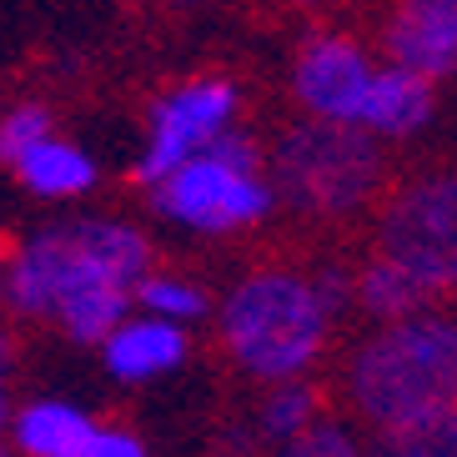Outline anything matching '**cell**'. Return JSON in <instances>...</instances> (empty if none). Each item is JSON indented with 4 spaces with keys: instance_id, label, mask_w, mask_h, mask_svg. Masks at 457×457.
Instances as JSON below:
<instances>
[{
    "instance_id": "8",
    "label": "cell",
    "mask_w": 457,
    "mask_h": 457,
    "mask_svg": "<svg viewBox=\"0 0 457 457\" xmlns=\"http://www.w3.org/2000/svg\"><path fill=\"white\" fill-rule=\"evenodd\" d=\"M11 437L30 457H141V443L121 428H101L71 403H30L11 422Z\"/></svg>"
},
{
    "instance_id": "16",
    "label": "cell",
    "mask_w": 457,
    "mask_h": 457,
    "mask_svg": "<svg viewBox=\"0 0 457 457\" xmlns=\"http://www.w3.org/2000/svg\"><path fill=\"white\" fill-rule=\"evenodd\" d=\"M136 302L146 312H156V317H171V322H196V317H206V292L202 287L181 282V277H171V271H146L141 282H136Z\"/></svg>"
},
{
    "instance_id": "7",
    "label": "cell",
    "mask_w": 457,
    "mask_h": 457,
    "mask_svg": "<svg viewBox=\"0 0 457 457\" xmlns=\"http://www.w3.org/2000/svg\"><path fill=\"white\" fill-rule=\"evenodd\" d=\"M231 111H237V91L227 81H191L181 91H171L166 101H156L146 156L136 166L141 181H162L171 166L196 156L212 136H221L231 126Z\"/></svg>"
},
{
    "instance_id": "15",
    "label": "cell",
    "mask_w": 457,
    "mask_h": 457,
    "mask_svg": "<svg viewBox=\"0 0 457 457\" xmlns=\"http://www.w3.org/2000/svg\"><path fill=\"white\" fill-rule=\"evenodd\" d=\"M387 453H407V457H457V403L432 407V412L397 422L382 437Z\"/></svg>"
},
{
    "instance_id": "21",
    "label": "cell",
    "mask_w": 457,
    "mask_h": 457,
    "mask_svg": "<svg viewBox=\"0 0 457 457\" xmlns=\"http://www.w3.org/2000/svg\"><path fill=\"white\" fill-rule=\"evenodd\" d=\"M5 372H11V342L0 337V387H5Z\"/></svg>"
},
{
    "instance_id": "14",
    "label": "cell",
    "mask_w": 457,
    "mask_h": 457,
    "mask_svg": "<svg viewBox=\"0 0 457 457\" xmlns=\"http://www.w3.org/2000/svg\"><path fill=\"white\" fill-rule=\"evenodd\" d=\"M357 302H362L372 317H382V322H397V317H412V312H422L432 302V292L422 282H417L407 267H397L392 256H377L372 267L357 277Z\"/></svg>"
},
{
    "instance_id": "9",
    "label": "cell",
    "mask_w": 457,
    "mask_h": 457,
    "mask_svg": "<svg viewBox=\"0 0 457 457\" xmlns=\"http://www.w3.org/2000/svg\"><path fill=\"white\" fill-rule=\"evenodd\" d=\"M367 81H372V61L352 41H312L296 61V96L312 116L322 121H352L357 126V111H362Z\"/></svg>"
},
{
    "instance_id": "10",
    "label": "cell",
    "mask_w": 457,
    "mask_h": 457,
    "mask_svg": "<svg viewBox=\"0 0 457 457\" xmlns=\"http://www.w3.org/2000/svg\"><path fill=\"white\" fill-rule=\"evenodd\" d=\"M392 66H407L428 81L457 71V0H397L387 21Z\"/></svg>"
},
{
    "instance_id": "3",
    "label": "cell",
    "mask_w": 457,
    "mask_h": 457,
    "mask_svg": "<svg viewBox=\"0 0 457 457\" xmlns=\"http://www.w3.org/2000/svg\"><path fill=\"white\" fill-rule=\"evenodd\" d=\"M221 337L237 367L262 382L302 377L327 342V307L307 277L296 271H256L221 307Z\"/></svg>"
},
{
    "instance_id": "19",
    "label": "cell",
    "mask_w": 457,
    "mask_h": 457,
    "mask_svg": "<svg viewBox=\"0 0 457 457\" xmlns=\"http://www.w3.org/2000/svg\"><path fill=\"white\" fill-rule=\"evenodd\" d=\"M292 453H302V457H352L357 443H352L342 428H332V422H327V428L322 422H312V428L292 443Z\"/></svg>"
},
{
    "instance_id": "4",
    "label": "cell",
    "mask_w": 457,
    "mask_h": 457,
    "mask_svg": "<svg viewBox=\"0 0 457 457\" xmlns=\"http://www.w3.org/2000/svg\"><path fill=\"white\" fill-rule=\"evenodd\" d=\"M277 191L292 206L317 216H347L367 202L382 181V151L372 131L352 121H307L282 136L271 156Z\"/></svg>"
},
{
    "instance_id": "22",
    "label": "cell",
    "mask_w": 457,
    "mask_h": 457,
    "mask_svg": "<svg viewBox=\"0 0 457 457\" xmlns=\"http://www.w3.org/2000/svg\"><path fill=\"white\" fill-rule=\"evenodd\" d=\"M5 428H11V407H5V392H0V437H5Z\"/></svg>"
},
{
    "instance_id": "1",
    "label": "cell",
    "mask_w": 457,
    "mask_h": 457,
    "mask_svg": "<svg viewBox=\"0 0 457 457\" xmlns=\"http://www.w3.org/2000/svg\"><path fill=\"white\" fill-rule=\"evenodd\" d=\"M151 271L146 237L126 221H71L41 231L5 271V302L21 317H55L71 342L101 347Z\"/></svg>"
},
{
    "instance_id": "5",
    "label": "cell",
    "mask_w": 457,
    "mask_h": 457,
    "mask_svg": "<svg viewBox=\"0 0 457 457\" xmlns=\"http://www.w3.org/2000/svg\"><path fill=\"white\" fill-rule=\"evenodd\" d=\"M151 187H156V212L191 231H206V237L242 231L271 212V187L262 181V171L246 162H231L212 146L171 166Z\"/></svg>"
},
{
    "instance_id": "20",
    "label": "cell",
    "mask_w": 457,
    "mask_h": 457,
    "mask_svg": "<svg viewBox=\"0 0 457 457\" xmlns=\"http://www.w3.org/2000/svg\"><path fill=\"white\" fill-rule=\"evenodd\" d=\"M312 292H317V302H322V307H327V317H332V312H342V307L352 302V292H357V287H352V282H347V277H342L337 267H322V277L312 282Z\"/></svg>"
},
{
    "instance_id": "18",
    "label": "cell",
    "mask_w": 457,
    "mask_h": 457,
    "mask_svg": "<svg viewBox=\"0 0 457 457\" xmlns=\"http://www.w3.org/2000/svg\"><path fill=\"white\" fill-rule=\"evenodd\" d=\"M41 136H51V116H46L41 106H15L11 116L0 121V162L15 166Z\"/></svg>"
},
{
    "instance_id": "12",
    "label": "cell",
    "mask_w": 457,
    "mask_h": 457,
    "mask_svg": "<svg viewBox=\"0 0 457 457\" xmlns=\"http://www.w3.org/2000/svg\"><path fill=\"white\" fill-rule=\"evenodd\" d=\"M428 116H432V81L428 76H417L407 66L372 71L362 111H357V126H367L372 136H412L428 126Z\"/></svg>"
},
{
    "instance_id": "17",
    "label": "cell",
    "mask_w": 457,
    "mask_h": 457,
    "mask_svg": "<svg viewBox=\"0 0 457 457\" xmlns=\"http://www.w3.org/2000/svg\"><path fill=\"white\" fill-rule=\"evenodd\" d=\"M312 422H317V397H312V387H302L296 377L277 382V392H271L267 407H262V432H267L271 443L292 447Z\"/></svg>"
},
{
    "instance_id": "13",
    "label": "cell",
    "mask_w": 457,
    "mask_h": 457,
    "mask_svg": "<svg viewBox=\"0 0 457 457\" xmlns=\"http://www.w3.org/2000/svg\"><path fill=\"white\" fill-rule=\"evenodd\" d=\"M15 176H21L36 196H81L96 181V162L86 151H76L71 141L41 136V141L15 162Z\"/></svg>"
},
{
    "instance_id": "6",
    "label": "cell",
    "mask_w": 457,
    "mask_h": 457,
    "mask_svg": "<svg viewBox=\"0 0 457 457\" xmlns=\"http://www.w3.org/2000/svg\"><path fill=\"white\" fill-rule=\"evenodd\" d=\"M382 256L407 267L432 296L457 287V176L417 181L382 216Z\"/></svg>"
},
{
    "instance_id": "2",
    "label": "cell",
    "mask_w": 457,
    "mask_h": 457,
    "mask_svg": "<svg viewBox=\"0 0 457 457\" xmlns=\"http://www.w3.org/2000/svg\"><path fill=\"white\" fill-rule=\"evenodd\" d=\"M352 403L382 432L457 403V327L428 312L387 322L352 357Z\"/></svg>"
},
{
    "instance_id": "11",
    "label": "cell",
    "mask_w": 457,
    "mask_h": 457,
    "mask_svg": "<svg viewBox=\"0 0 457 457\" xmlns=\"http://www.w3.org/2000/svg\"><path fill=\"white\" fill-rule=\"evenodd\" d=\"M106 367L111 377H121V382H151V377L171 372V367H181V357H187V337H181V322H171V317H141V322H116L106 332Z\"/></svg>"
}]
</instances>
